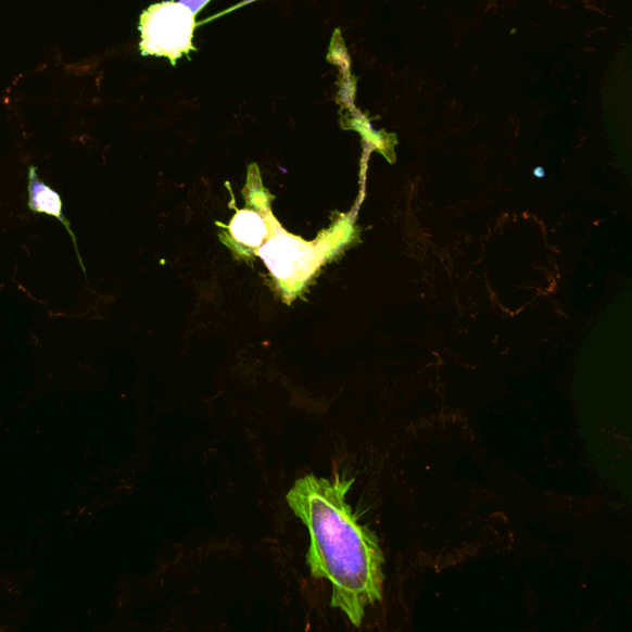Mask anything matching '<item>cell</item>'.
Returning <instances> with one entry per match:
<instances>
[{"instance_id": "obj_1", "label": "cell", "mask_w": 632, "mask_h": 632, "mask_svg": "<svg viewBox=\"0 0 632 632\" xmlns=\"http://www.w3.org/2000/svg\"><path fill=\"white\" fill-rule=\"evenodd\" d=\"M354 480L306 475L287 494L289 507L311 536L306 565L331 583V607L359 628L368 607L383 598L384 556L375 532L359 523L347 503Z\"/></svg>"}, {"instance_id": "obj_2", "label": "cell", "mask_w": 632, "mask_h": 632, "mask_svg": "<svg viewBox=\"0 0 632 632\" xmlns=\"http://www.w3.org/2000/svg\"><path fill=\"white\" fill-rule=\"evenodd\" d=\"M194 13L182 3L150 7L140 21L142 55L167 58L175 63L194 50Z\"/></svg>"}, {"instance_id": "obj_3", "label": "cell", "mask_w": 632, "mask_h": 632, "mask_svg": "<svg viewBox=\"0 0 632 632\" xmlns=\"http://www.w3.org/2000/svg\"><path fill=\"white\" fill-rule=\"evenodd\" d=\"M261 256L270 270L282 279L301 275L308 269L311 262L309 251L301 242L287 237L269 241L261 250Z\"/></svg>"}, {"instance_id": "obj_4", "label": "cell", "mask_w": 632, "mask_h": 632, "mask_svg": "<svg viewBox=\"0 0 632 632\" xmlns=\"http://www.w3.org/2000/svg\"><path fill=\"white\" fill-rule=\"evenodd\" d=\"M28 178L29 210L34 214H45L52 216V218L59 220L63 227L66 228L72 239V243H74L79 261V266L83 267L84 274H86L84 260L80 257V252L78 249L76 235L74 230H72L71 224L66 219L65 214H63V203L60 193L43 182V180L38 176V169H36L35 166H29Z\"/></svg>"}, {"instance_id": "obj_5", "label": "cell", "mask_w": 632, "mask_h": 632, "mask_svg": "<svg viewBox=\"0 0 632 632\" xmlns=\"http://www.w3.org/2000/svg\"><path fill=\"white\" fill-rule=\"evenodd\" d=\"M233 237L249 247H257L265 239L267 229L256 213L241 212L231 225Z\"/></svg>"}]
</instances>
